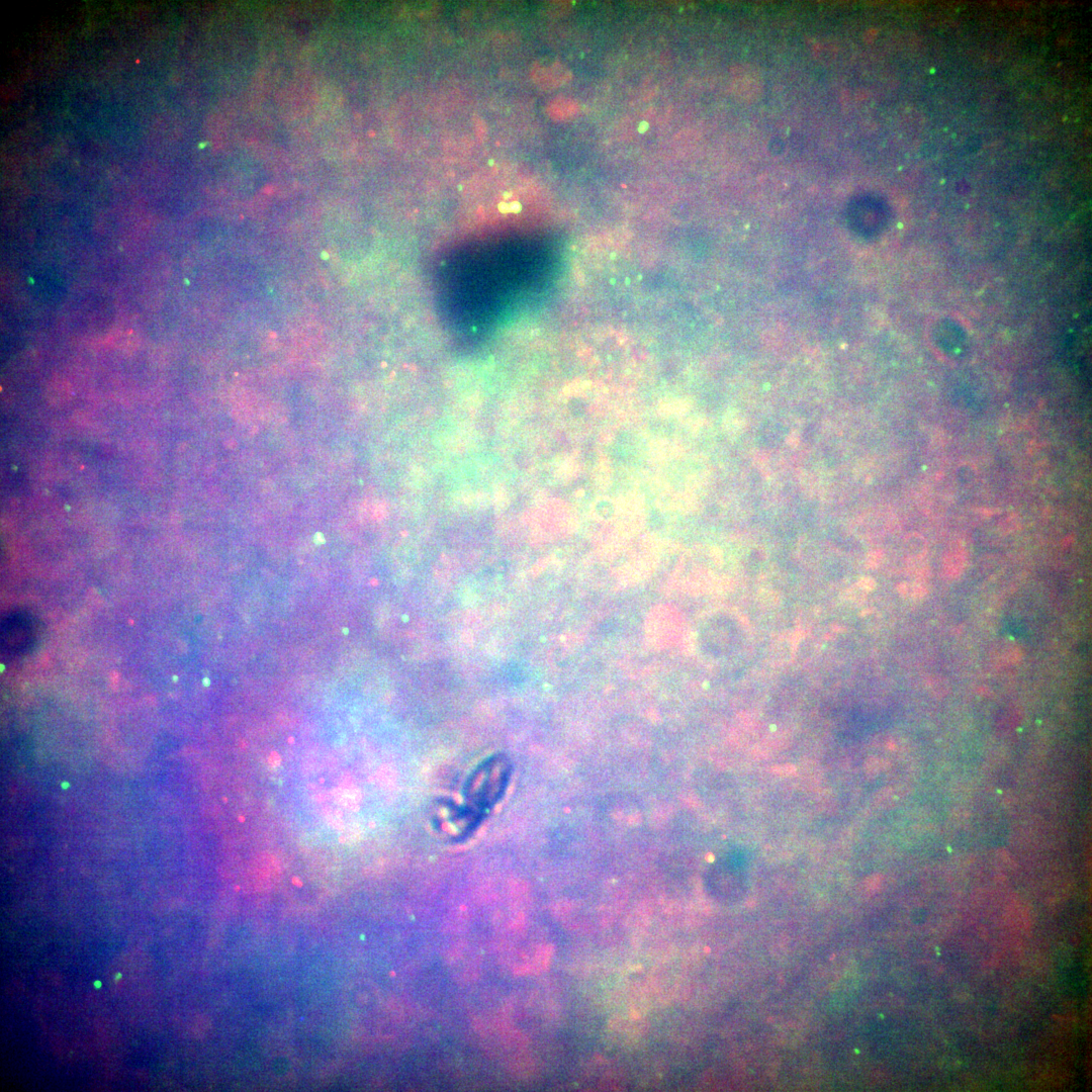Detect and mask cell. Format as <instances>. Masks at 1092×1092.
<instances>
[{
  "label": "cell",
  "mask_w": 1092,
  "mask_h": 1092,
  "mask_svg": "<svg viewBox=\"0 0 1092 1092\" xmlns=\"http://www.w3.org/2000/svg\"><path fill=\"white\" fill-rule=\"evenodd\" d=\"M510 778V765L503 756H493L473 772L466 787V805L456 811L466 831L474 829L500 798Z\"/></svg>",
  "instance_id": "cell-1"
},
{
  "label": "cell",
  "mask_w": 1092,
  "mask_h": 1092,
  "mask_svg": "<svg viewBox=\"0 0 1092 1092\" xmlns=\"http://www.w3.org/2000/svg\"><path fill=\"white\" fill-rule=\"evenodd\" d=\"M36 619L26 611H12L3 617L1 623V649L6 657H17L27 653L38 637Z\"/></svg>",
  "instance_id": "cell-2"
},
{
  "label": "cell",
  "mask_w": 1092,
  "mask_h": 1092,
  "mask_svg": "<svg viewBox=\"0 0 1092 1092\" xmlns=\"http://www.w3.org/2000/svg\"><path fill=\"white\" fill-rule=\"evenodd\" d=\"M964 552L961 548L948 551L944 559V574L948 578L958 577L964 568Z\"/></svg>",
  "instance_id": "cell-3"
}]
</instances>
